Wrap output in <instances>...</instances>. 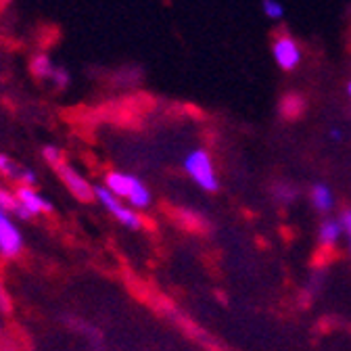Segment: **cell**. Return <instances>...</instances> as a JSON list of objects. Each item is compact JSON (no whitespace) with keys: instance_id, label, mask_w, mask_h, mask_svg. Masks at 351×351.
Returning a JSON list of instances; mask_svg holds the SVG:
<instances>
[{"instance_id":"6da1fadb","label":"cell","mask_w":351,"mask_h":351,"mask_svg":"<svg viewBox=\"0 0 351 351\" xmlns=\"http://www.w3.org/2000/svg\"><path fill=\"white\" fill-rule=\"evenodd\" d=\"M105 186L134 209H145L153 201V193L149 191V186L138 176H132L125 171H117V169L109 171L105 176Z\"/></svg>"},{"instance_id":"7a4b0ae2","label":"cell","mask_w":351,"mask_h":351,"mask_svg":"<svg viewBox=\"0 0 351 351\" xmlns=\"http://www.w3.org/2000/svg\"><path fill=\"white\" fill-rule=\"evenodd\" d=\"M182 167L189 178L207 193H217L219 191V178L215 173V165L211 155L205 149H193L182 161Z\"/></svg>"},{"instance_id":"3957f363","label":"cell","mask_w":351,"mask_h":351,"mask_svg":"<svg viewBox=\"0 0 351 351\" xmlns=\"http://www.w3.org/2000/svg\"><path fill=\"white\" fill-rule=\"evenodd\" d=\"M95 199L117 219L121 226H125L130 230H141L143 228V217H141L138 209L123 203V199L113 195L105 184H95Z\"/></svg>"},{"instance_id":"277c9868","label":"cell","mask_w":351,"mask_h":351,"mask_svg":"<svg viewBox=\"0 0 351 351\" xmlns=\"http://www.w3.org/2000/svg\"><path fill=\"white\" fill-rule=\"evenodd\" d=\"M53 167H55V171L59 173V178L63 180V184L69 189V193H71L73 197H77V199L84 201V203L95 201V184L88 182L71 163H67V161L63 159V161H59V163L53 165Z\"/></svg>"},{"instance_id":"5b68a950","label":"cell","mask_w":351,"mask_h":351,"mask_svg":"<svg viewBox=\"0 0 351 351\" xmlns=\"http://www.w3.org/2000/svg\"><path fill=\"white\" fill-rule=\"evenodd\" d=\"M23 251V237L13 213L0 209V255L13 259Z\"/></svg>"},{"instance_id":"8992f818","label":"cell","mask_w":351,"mask_h":351,"mask_svg":"<svg viewBox=\"0 0 351 351\" xmlns=\"http://www.w3.org/2000/svg\"><path fill=\"white\" fill-rule=\"evenodd\" d=\"M272 57H274L276 65L282 71L297 69L299 63H301V47H299V42L291 34H287V32L278 34L272 40Z\"/></svg>"},{"instance_id":"52a82bcc","label":"cell","mask_w":351,"mask_h":351,"mask_svg":"<svg viewBox=\"0 0 351 351\" xmlns=\"http://www.w3.org/2000/svg\"><path fill=\"white\" fill-rule=\"evenodd\" d=\"M15 195L19 201V213H17L19 219H29V217H38L42 213L53 211V203L47 197H42L34 186L21 184V186H17Z\"/></svg>"},{"instance_id":"ba28073f","label":"cell","mask_w":351,"mask_h":351,"mask_svg":"<svg viewBox=\"0 0 351 351\" xmlns=\"http://www.w3.org/2000/svg\"><path fill=\"white\" fill-rule=\"evenodd\" d=\"M0 176H5L9 182H15L17 186L25 184V186H36L38 176L34 169H29L27 165L11 159L9 155L0 153Z\"/></svg>"},{"instance_id":"9c48e42d","label":"cell","mask_w":351,"mask_h":351,"mask_svg":"<svg viewBox=\"0 0 351 351\" xmlns=\"http://www.w3.org/2000/svg\"><path fill=\"white\" fill-rule=\"evenodd\" d=\"M29 67H32L34 77H38V80H49V82H51V77H53V73H55V69H57V63L51 59V55H47V53H38V55H34Z\"/></svg>"},{"instance_id":"30bf717a","label":"cell","mask_w":351,"mask_h":351,"mask_svg":"<svg viewBox=\"0 0 351 351\" xmlns=\"http://www.w3.org/2000/svg\"><path fill=\"white\" fill-rule=\"evenodd\" d=\"M312 205L320 213H328L335 207V195L326 184H314L312 186Z\"/></svg>"},{"instance_id":"8fae6325","label":"cell","mask_w":351,"mask_h":351,"mask_svg":"<svg viewBox=\"0 0 351 351\" xmlns=\"http://www.w3.org/2000/svg\"><path fill=\"white\" fill-rule=\"evenodd\" d=\"M341 234H343V226H341V219H324V222L320 224V228H318V239H320V243L322 245H326V247H330V245H335L339 239H341Z\"/></svg>"},{"instance_id":"7c38bea8","label":"cell","mask_w":351,"mask_h":351,"mask_svg":"<svg viewBox=\"0 0 351 351\" xmlns=\"http://www.w3.org/2000/svg\"><path fill=\"white\" fill-rule=\"evenodd\" d=\"M303 111V99L297 97V95H289L282 99V105H280V113L287 117V119H295L299 117Z\"/></svg>"},{"instance_id":"4fadbf2b","label":"cell","mask_w":351,"mask_h":351,"mask_svg":"<svg viewBox=\"0 0 351 351\" xmlns=\"http://www.w3.org/2000/svg\"><path fill=\"white\" fill-rule=\"evenodd\" d=\"M0 209H5L13 215L19 213V201H17V195L11 193L9 189L5 186H0Z\"/></svg>"},{"instance_id":"5bb4252c","label":"cell","mask_w":351,"mask_h":351,"mask_svg":"<svg viewBox=\"0 0 351 351\" xmlns=\"http://www.w3.org/2000/svg\"><path fill=\"white\" fill-rule=\"evenodd\" d=\"M261 11H263V15H266L268 19H272V21H280L285 17V7L278 3V0H263Z\"/></svg>"},{"instance_id":"9a60e30c","label":"cell","mask_w":351,"mask_h":351,"mask_svg":"<svg viewBox=\"0 0 351 351\" xmlns=\"http://www.w3.org/2000/svg\"><path fill=\"white\" fill-rule=\"evenodd\" d=\"M51 82H53V86H55V88H59V90H65V88H69V84H71L69 69H67V67H63V65H57V69H55V73H53Z\"/></svg>"},{"instance_id":"2e32d148","label":"cell","mask_w":351,"mask_h":351,"mask_svg":"<svg viewBox=\"0 0 351 351\" xmlns=\"http://www.w3.org/2000/svg\"><path fill=\"white\" fill-rule=\"evenodd\" d=\"M42 157H44V161L51 163V165H57L59 161L65 159L63 151H61L59 147H55V145H47V147H44V149H42Z\"/></svg>"},{"instance_id":"e0dca14e","label":"cell","mask_w":351,"mask_h":351,"mask_svg":"<svg viewBox=\"0 0 351 351\" xmlns=\"http://www.w3.org/2000/svg\"><path fill=\"white\" fill-rule=\"evenodd\" d=\"M274 195H276V199H278L280 203H293L295 197H297V191H295L291 184H280V186H276Z\"/></svg>"},{"instance_id":"ac0fdd59","label":"cell","mask_w":351,"mask_h":351,"mask_svg":"<svg viewBox=\"0 0 351 351\" xmlns=\"http://www.w3.org/2000/svg\"><path fill=\"white\" fill-rule=\"evenodd\" d=\"M339 219H341L343 232L351 239V209H343V211H341V215H339Z\"/></svg>"},{"instance_id":"d6986e66","label":"cell","mask_w":351,"mask_h":351,"mask_svg":"<svg viewBox=\"0 0 351 351\" xmlns=\"http://www.w3.org/2000/svg\"><path fill=\"white\" fill-rule=\"evenodd\" d=\"M11 310V303H9V297L3 289V285H0V314H7Z\"/></svg>"},{"instance_id":"ffe728a7","label":"cell","mask_w":351,"mask_h":351,"mask_svg":"<svg viewBox=\"0 0 351 351\" xmlns=\"http://www.w3.org/2000/svg\"><path fill=\"white\" fill-rule=\"evenodd\" d=\"M330 138L332 141H341V130H330Z\"/></svg>"},{"instance_id":"44dd1931","label":"cell","mask_w":351,"mask_h":351,"mask_svg":"<svg viewBox=\"0 0 351 351\" xmlns=\"http://www.w3.org/2000/svg\"><path fill=\"white\" fill-rule=\"evenodd\" d=\"M347 95H349V97H351V82H349V84H347Z\"/></svg>"},{"instance_id":"7402d4cb","label":"cell","mask_w":351,"mask_h":351,"mask_svg":"<svg viewBox=\"0 0 351 351\" xmlns=\"http://www.w3.org/2000/svg\"><path fill=\"white\" fill-rule=\"evenodd\" d=\"M349 247H351V239H349Z\"/></svg>"}]
</instances>
